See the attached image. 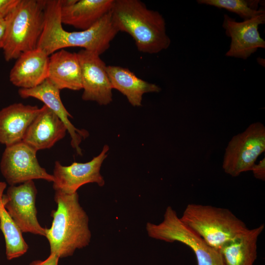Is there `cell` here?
Listing matches in <instances>:
<instances>
[{"mask_svg":"<svg viewBox=\"0 0 265 265\" xmlns=\"http://www.w3.org/2000/svg\"><path fill=\"white\" fill-rule=\"evenodd\" d=\"M61 0H46L45 23L37 47L48 55L68 47H80L101 55L110 47L118 30L111 19V11L89 28L69 32L62 27Z\"/></svg>","mask_w":265,"mask_h":265,"instance_id":"1","label":"cell"},{"mask_svg":"<svg viewBox=\"0 0 265 265\" xmlns=\"http://www.w3.org/2000/svg\"><path fill=\"white\" fill-rule=\"evenodd\" d=\"M110 12L114 27L130 34L139 52L155 54L169 47L164 18L141 1L114 0Z\"/></svg>","mask_w":265,"mask_h":265,"instance_id":"2","label":"cell"},{"mask_svg":"<svg viewBox=\"0 0 265 265\" xmlns=\"http://www.w3.org/2000/svg\"><path fill=\"white\" fill-rule=\"evenodd\" d=\"M54 201L57 209L52 212V225L46 228L45 237L50 254L60 259L72 256L77 249L88 246L91 234L88 216L79 203L77 192L68 194L55 191Z\"/></svg>","mask_w":265,"mask_h":265,"instance_id":"3","label":"cell"},{"mask_svg":"<svg viewBox=\"0 0 265 265\" xmlns=\"http://www.w3.org/2000/svg\"><path fill=\"white\" fill-rule=\"evenodd\" d=\"M180 219L208 245L218 251L248 229L229 209L211 205L188 204Z\"/></svg>","mask_w":265,"mask_h":265,"instance_id":"4","label":"cell"},{"mask_svg":"<svg viewBox=\"0 0 265 265\" xmlns=\"http://www.w3.org/2000/svg\"><path fill=\"white\" fill-rule=\"evenodd\" d=\"M45 0H20L4 19L6 33L2 50L6 61L17 59L37 48L45 23Z\"/></svg>","mask_w":265,"mask_h":265,"instance_id":"5","label":"cell"},{"mask_svg":"<svg viewBox=\"0 0 265 265\" xmlns=\"http://www.w3.org/2000/svg\"><path fill=\"white\" fill-rule=\"evenodd\" d=\"M146 229L151 238L170 243L180 242L189 247L195 255L197 265H224L219 251L208 245L186 225L170 206L166 209L162 222L158 224L148 222Z\"/></svg>","mask_w":265,"mask_h":265,"instance_id":"6","label":"cell"},{"mask_svg":"<svg viewBox=\"0 0 265 265\" xmlns=\"http://www.w3.org/2000/svg\"><path fill=\"white\" fill-rule=\"evenodd\" d=\"M265 151V127L260 122L250 125L235 135L225 149L222 168L232 177L251 171L257 158Z\"/></svg>","mask_w":265,"mask_h":265,"instance_id":"7","label":"cell"},{"mask_svg":"<svg viewBox=\"0 0 265 265\" xmlns=\"http://www.w3.org/2000/svg\"><path fill=\"white\" fill-rule=\"evenodd\" d=\"M37 151L23 141L6 146L2 154L0 168L10 186L35 179L53 182V175L42 167L36 157Z\"/></svg>","mask_w":265,"mask_h":265,"instance_id":"8","label":"cell"},{"mask_svg":"<svg viewBox=\"0 0 265 265\" xmlns=\"http://www.w3.org/2000/svg\"><path fill=\"white\" fill-rule=\"evenodd\" d=\"M37 190L33 181L10 186L2 196L5 209L22 233L45 237L46 229L39 224L35 206Z\"/></svg>","mask_w":265,"mask_h":265,"instance_id":"9","label":"cell"},{"mask_svg":"<svg viewBox=\"0 0 265 265\" xmlns=\"http://www.w3.org/2000/svg\"><path fill=\"white\" fill-rule=\"evenodd\" d=\"M108 150L109 147L105 145L99 155L84 163L74 162L70 165L63 166L56 161L53 175V189L55 191L72 194L86 184L94 183L100 186H103L105 182L100 173V169Z\"/></svg>","mask_w":265,"mask_h":265,"instance_id":"10","label":"cell"},{"mask_svg":"<svg viewBox=\"0 0 265 265\" xmlns=\"http://www.w3.org/2000/svg\"><path fill=\"white\" fill-rule=\"evenodd\" d=\"M81 75L82 99L107 105L112 101V86L106 66L100 55L83 49L77 53Z\"/></svg>","mask_w":265,"mask_h":265,"instance_id":"11","label":"cell"},{"mask_svg":"<svg viewBox=\"0 0 265 265\" xmlns=\"http://www.w3.org/2000/svg\"><path fill=\"white\" fill-rule=\"evenodd\" d=\"M223 18L222 27L231 38L226 56L246 59L259 48H265V41L258 31L259 26L265 23V12L242 22L227 14Z\"/></svg>","mask_w":265,"mask_h":265,"instance_id":"12","label":"cell"},{"mask_svg":"<svg viewBox=\"0 0 265 265\" xmlns=\"http://www.w3.org/2000/svg\"><path fill=\"white\" fill-rule=\"evenodd\" d=\"M60 89L50 80L47 79L37 86L31 88H20L18 93L21 97H32L42 101L64 123L71 137V144L78 154L81 155L80 144L82 138L87 136L84 130L77 129L69 120L72 115L64 107L60 96Z\"/></svg>","mask_w":265,"mask_h":265,"instance_id":"13","label":"cell"},{"mask_svg":"<svg viewBox=\"0 0 265 265\" xmlns=\"http://www.w3.org/2000/svg\"><path fill=\"white\" fill-rule=\"evenodd\" d=\"M66 131L64 123L44 105L27 129L22 141L37 151L49 149L65 136Z\"/></svg>","mask_w":265,"mask_h":265,"instance_id":"14","label":"cell"},{"mask_svg":"<svg viewBox=\"0 0 265 265\" xmlns=\"http://www.w3.org/2000/svg\"><path fill=\"white\" fill-rule=\"evenodd\" d=\"M114 0H61L62 24L86 30L109 12Z\"/></svg>","mask_w":265,"mask_h":265,"instance_id":"15","label":"cell"},{"mask_svg":"<svg viewBox=\"0 0 265 265\" xmlns=\"http://www.w3.org/2000/svg\"><path fill=\"white\" fill-rule=\"evenodd\" d=\"M49 55L36 48L21 54L9 74L15 86L28 89L35 87L48 78Z\"/></svg>","mask_w":265,"mask_h":265,"instance_id":"16","label":"cell"},{"mask_svg":"<svg viewBox=\"0 0 265 265\" xmlns=\"http://www.w3.org/2000/svg\"><path fill=\"white\" fill-rule=\"evenodd\" d=\"M40 108L22 103L10 105L0 110V143L6 146L23 140L26 132Z\"/></svg>","mask_w":265,"mask_h":265,"instance_id":"17","label":"cell"},{"mask_svg":"<svg viewBox=\"0 0 265 265\" xmlns=\"http://www.w3.org/2000/svg\"><path fill=\"white\" fill-rule=\"evenodd\" d=\"M47 79L60 90L81 89V69L77 53L62 49L52 54Z\"/></svg>","mask_w":265,"mask_h":265,"instance_id":"18","label":"cell"},{"mask_svg":"<svg viewBox=\"0 0 265 265\" xmlns=\"http://www.w3.org/2000/svg\"><path fill=\"white\" fill-rule=\"evenodd\" d=\"M106 71L112 89H115L126 97L133 106H141L142 96L147 93H158L161 88L138 78L126 68L119 66H106Z\"/></svg>","mask_w":265,"mask_h":265,"instance_id":"19","label":"cell"},{"mask_svg":"<svg viewBox=\"0 0 265 265\" xmlns=\"http://www.w3.org/2000/svg\"><path fill=\"white\" fill-rule=\"evenodd\" d=\"M265 224L249 229L220 250L224 265H253L257 257V241Z\"/></svg>","mask_w":265,"mask_h":265,"instance_id":"20","label":"cell"},{"mask_svg":"<svg viewBox=\"0 0 265 265\" xmlns=\"http://www.w3.org/2000/svg\"><path fill=\"white\" fill-rule=\"evenodd\" d=\"M6 187V183L0 182V229L5 239L6 259L10 261L24 255L28 246L24 240L22 232L3 206L2 196Z\"/></svg>","mask_w":265,"mask_h":265,"instance_id":"21","label":"cell"},{"mask_svg":"<svg viewBox=\"0 0 265 265\" xmlns=\"http://www.w3.org/2000/svg\"><path fill=\"white\" fill-rule=\"evenodd\" d=\"M199 4L213 6L234 12L244 20L251 19L265 12L263 9H258L259 0H197Z\"/></svg>","mask_w":265,"mask_h":265,"instance_id":"22","label":"cell"},{"mask_svg":"<svg viewBox=\"0 0 265 265\" xmlns=\"http://www.w3.org/2000/svg\"><path fill=\"white\" fill-rule=\"evenodd\" d=\"M20 0H0V16L5 18L17 6Z\"/></svg>","mask_w":265,"mask_h":265,"instance_id":"23","label":"cell"},{"mask_svg":"<svg viewBox=\"0 0 265 265\" xmlns=\"http://www.w3.org/2000/svg\"><path fill=\"white\" fill-rule=\"evenodd\" d=\"M251 171L253 172V174L255 178L262 181L265 180V158L262 159L260 162L257 164H254Z\"/></svg>","mask_w":265,"mask_h":265,"instance_id":"24","label":"cell"},{"mask_svg":"<svg viewBox=\"0 0 265 265\" xmlns=\"http://www.w3.org/2000/svg\"><path fill=\"white\" fill-rule=\"evenodd\" d=\"M59 257L54 254H50L45 260H34L28 265H58Z\"/></svg>","mask_w":265,"mask_h":265,"instance_id":"25","label":"cell"},{"mask_svg":"<svg viewBox=\"0 0 265 265\" xmlns=\"http://www.w3.org/2000/svg\"><path fill=\"white\" fill-rule=\"evenodd\" d=\"M6 33L5 19L0 16V49H2Z\"/></svg>","mask_w":265,"mask_h":265,"instance_id":"26","label":"cell"}]
</instances>
